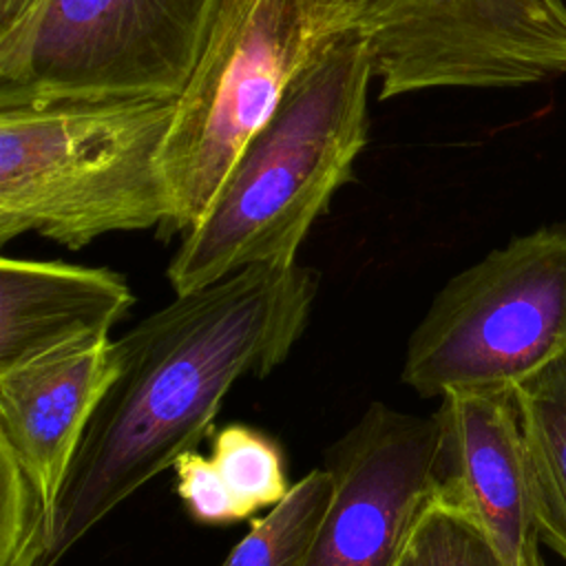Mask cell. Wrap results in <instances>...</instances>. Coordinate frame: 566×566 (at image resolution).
<instances>
[{"mask_svg": "<svg viewBox=\"0 0 566 566\" xmlns=\"http://www.w3.org/2000/svg\"><path fill=\"white\" fill-rule=\"evenodd\" d=\"M332 497V475L312 469L270 513L252 520L221 566H301Z\"/></svg>", "mask_w": 566, "mask_h": 566, "instance_id": "12", "label": "cell"}, {"mask_svg": "<svg viewBox=\"0 0 566 566\" xmlns=\"http://www.w3.org/2000/svg\"><path fill=\"white\" fill-rule=\"evenodd\" d=\"M217 0H38L0 33V108L177 99Z\"/></svg>", "mask_w": 566, "mask_h": 566, "instance_id": "5", "label": "cell"}, {"mask_svg": "<svg viewBox=\"0 0 566 566\" xmlns=\"http://www.w3.org/2000/svg\"><path fill=\"white\" fill-rule=\"evenodd\" d=\"M135 296L108 268L2 256L0 374L62 347L111 336Z\"/></svg>", "mask_w": 566, "mask_h": 566, "instance_id": "10", "label": "cell"}, {"mask_svg": "<svg viewBox=\"0 0 566 566\" xmlns=\"http://www.w3.org/2000/svg\"><path fill=\"white\" fill-rule=\"evenodd\" d=\"M433 420V502L478 526L504 566H526L539 535L515 389L447 394Z\"/></svg>", "mask_w": 566, "mask_h": 566, "instance_id": "9", "label": "cell"}, {"mask_svg": "<svg viewBox=\"0 0 566 566\" xmlns=\"http://www.w3.org/2000/svg\"><path fill=\"white\" fill-rule=\"evenodd\" d=\"M398 566H416V562L411 559V555H409V551H407V555H405V559L398 564Z\"/></svg>", "mask_w": 566, "mask_h": 566, "instance_id": "18", "label": "cell"}, {"mask_svg": "<svg viewBox=\"0 0 566 566\" xmlns=\"http://www.w3.org/2000/svg\"><path fill=\"white\" fill-rule=\"evenodd\" d=\"M208 458L241 520L261 509H274L294 486L287 480L281 444L250 424L232 422L217 429Z\"/></svg>", "mask_w": 566, "mask_h": 566, "instance_id": "13", "label": "cell"}, {"mask_svg": "<svg viewBox=\"0 0 566 566\" xmlns=\"http://www.w3.org/2000/svg\"><path fill=\"white\" fill-rule=\"evenodd\" d=\"M407 551L416 566H504L478 526L436 502L420 517Z\"/></svg>", "mask_w": 566, "mask_h": 566, "instance_id": "14", "label": "cell"}, {"mask_svg": "<svg viewBox=\"0 0 566 566\" xmlns=\"http://www.w3.org/2000/svg\"><path fill=\"white\" fill-rule=\"evenodd\" d=\"M564 352L566 226H544L447 281L407 340L400 378L422 398L506 391Z\"/></svg>", "mask_w": 566, "mask_h": 566, "instance_id": "6", "label": "cell"}, {"mask_svg": "<svg viewBox=\"0 0 566 566\" xmlns=\"http://www.w3.org/2000/svg\"><path fill=\"white\" fill-rule=\"evenodd\" d=\"M436 420L371 402L327 451L332 497L301 566H398L433 502Z\"/></svg>", "mask_w": 566, "mask_h": 566, "instance_id": "8", "label": "cell"}, {"mask_svg": "<svg viewBox=\"0 0 566 566\" xmlns=\"http://www.w3.org/2000/svg\"><path fill=\"white\" fill-rule=\"evenodd\" d=\"M175 491L197 524L223 526L241 522L237 506L217 475L212 460L197 449L175 462Z\"/></svg>", "mask_w": 566, "mask_h": 566, "instance_id": "15", "label": "cell"}, {"mask_svg": "<svg viewBox=\"0 0 566 566\" xmlns=\"http://www.w3.org/2000/svg\"><path fill=\"white\" fill-rule=\"evenodd\" d=\"M374 80L360 29L338 40L285 93L239 153L199 223L172 254L177 294L254 265H294L367 144Z\"/></svg>", "mask_w": 566, "mask_h": 566, "instance_id": "2", "label": "cell"}, {"mask_svg": "<svg viewBox=\"0 0 566 566\" xmlns=\"http://www.w3.org/2000/svg\"><path fill=\"white\" fill-rule=\"evenodd\" d=\"M172 117L175 99L0 108V243L38 232L77 250L106 232L164 234Z\"/></svg>", "mask_w": 566, "mask_h": 566, "instance_id": "3", "label": "cell"}, {"mask_svg": "<svg viewBox=\"0 0 566 566\" xmlns=\"http://www.w3.org/2000/svg\"><path fill=\"white\" fill-rule=\"evenodd\" d=\"M539 542L566 562V352L515 387Z\"/></svg>", "mask_w": 566, "mask_h": 566, "instance_id": "11", "label": "cell"}, {"mask_svg": "<svg viewBox=\"0 0 566 566\" xmlns=\"http://www.w3.org/2000/svg\"><path fill=\"white\" fill-rule=\"evenodd\" d=\"M526 566H546V564H544V557H542V553H539V548H535V551L528 555Z\"/></svg>", "mask_w": 566, "mask_h": 566, "instance_id": "17", "label": "cell"}, {"mask_svg": "<svg viewBox=\"0 0 566 566\" xmlns=\"http://www.w3.org/2000/svg\"><path fill=\"white\" fill-rule=\"evenodd\" d=\"M115 374L111 336L0 374V566H44L57 495Z\"/></svg>", "mask_w": 566, "mask_h": 566, "instance_id": "7", "label": "cell"}, {"mask_svg": "<svg viewBox=\"0 0 566 566\" xmlns=\"http://www.w3.org/2000/svg\"><path fill=\"white\" fill-rule=\"evenodd\" d=\"M316 292L310 268L254 265L177 294L113 340L117 374L57 495L46 566L212 436L239 378H265L285 363Z\"/></svg>", "mask_w": 566, "mask_h": 566, "instance_id": "1", "label": "cell"}, {"mask_svg": "<svg viewBox=\"0 0 566 566\" xmlns=\"http://www.w3.org/2000/svg\"><path fill=\"white\" fill-rule=\"evenodd\" d=\"M356 29L349 0H217L206 46L175 99L164 148L175 214L161 237L199 223L287 88Z\"/></svg>", "mask_w": 566, "mask_h": 566, "instance_id": "4", "label": "cell"}, {"mask_svg": "<svg viewBox=\"0 0 566 566\" xmlns=\"http://www.w3.org/2000/svg\"><path fill=\"white\" fill-rule=\"evenodd\" d=\"M38 0H0V33L9 31Z\"/></svg>", "mask_w": 566, "mask_h": 566, "instance_id": "16", "label": "cell"}]
</instances>
